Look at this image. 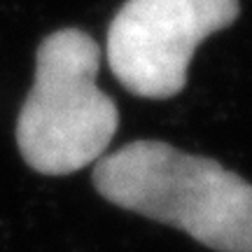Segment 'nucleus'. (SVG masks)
<instances>
[{
  "mask_svg": "<svg viewBox=\"0 0 252 252\" xmlns=\"http://www.w3.org/2000/svg\"><path fill=\"white\" fill-rule=\"evenodd\" d=\"M94 185L105 201L175 226L210 250L252 252V185L215 159L135 140L100 157Z\"/></svg>",
  "mask_w": 252,
  "mask_h": 252,
  "instance_id": "f257e3e1",
  "label": "nucleus"
},
{
  "mask_svg": "<svg viewBox=\"0 0 252 252\" xmlns=\"http://www.w3.org/2000/svg\"><path fill=\"white\" fill-rule=\"evenodd\" d=\"M98 42L77 28L42 40L35 80L17 119L24 161L42 175H70L98 161L115 138L119 110L96 84Z\"/></svg>",
  "mask_w": 252,
  "mask_h": 252,
  "instance_id": "f03ea898",
  "label": "nucleus"
},
{
  "mask_svg": "<svg viewBox=\"0 0 252 252\" xmlns=\"http://www.w3.org/2000/svg\"><path fill=\"white\" fill-rule=\"evenodd\" d=\"M238 14V0H126L108 28L110 70L133 96L173 98L198 45Z\"/></svg>",
  "mask_w": 252,
  "mask_h": 252,
  "instance_id": "7ed1b4c3",
  "label": "nucleus"
}]
</instances>
